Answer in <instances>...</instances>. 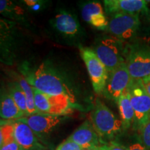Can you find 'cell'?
I'll use <instances>...</instances> for the list:
<instances>
[{
	"mask_svg": "<svg viewBox=\"0 0 150 150\" xmlns=\"http://www.w3.org/2000/svg\"><path fill=\"white\" fill-rule=\"evenodd\" d=\"M23 76L32 87L47 95H64L75 102L74 94L64 77L47 63L31 68L24 64L20 70Z\"/></svg>",
	"mask_w": 150,
	"mask_h": 150,
	"instance_id": "cell-1",
	"label": "cell"
},
{
	"mask_svg": "<svg viewBox=\"0 0 150 150\" xmlns=\"http://www.w3.org/2000/svg\"><path fill=\"white\" fill-rule=\"evenodd\" d=\"M91 122L103 143L110 140L124 131L121 120H119L110 108L99 99L95 100L90 115Z\"/></svg>",
	"mask_w": 150,
	"mask_h": 150,
	"instance_id": "cell-2",
	"label": "cell"
},
{
	"mask_svg": "<svg viewBox=\"0 0 150 150\" xmlns=\"http://www.w3.org/2000/svg\"><path fill=\"white\" fill-rule=\"evenodd\" d=\"M125 63L132 80H142L150 76V45L134 39L127 45Z\"/></svg>",
	"mask_w": 150,
	"mask_h": 150,
	"instance_id": "cell-3",
	"label": "cell"
},
{
	"mask_svg": "<svg viewBox=\"0 0 150 150\" xmlns=\"http://www.w3.org/2000/svg\"><path fill=\"white\" fill-rule=\"evenodd\" d=\"M126 47L124 41L112 35H104L95 40L93 50L109 74L125 62Z\"/></svg>",
	"mask_w": 150,
	"mask_h": 150,
	"instance_id": "cell-4",
	"label": "cell"
},
{
	"mask_svg": "<svg viewBox=\"0 0 150 150\" xmlns=\"http://www.w3.org/2000/svg\"><path fill=\"white\" fill-rule=\"evenodd\" d=\"M126 93L134 108V128L138 131L150 116V96L141 80H131Z\"/></svg>",
	"mask_w": 150,
	"mask_h": 150,
	"instance_id": "cell-5",
	"label": "cell"
},
{
	"mask_svg": "<svg viewBox=\"0 0 150 150\" xmlns=\"http://www.w3.org/2000/svg\"><path fill=\"white\" fill-rule=\"evenodd\" d=\"M140 15L118 13L110 16L106 31L110 35L121 40H134L140 32Z\"/></svg>",
	"mask_w": 150,
	"mask_h": 150,
	"instance_id": "cell-6",
	"label": "cell"
},
{
	"mask_svg": "<svg viewBox=\"0 0 150 150\" xmlns=\"http://www.w3.org/2000/svg\"><path fill=\"white\" fill-rule=\"evenodd\" d=\"M33 88L35 106L37 112L47 115L63 116L72 112L74 104L64 95H50Z\"/></svg>",
	"mask_w": 150,
	"mask_h": 150,
	"instance_id": "cell-7",
	"label": "cell"
},
{
	"mask_svg": "<svg viewBox=\"0 0 150 150\" xmlns=\"http://www.w3.org/2000/svg\"><path fill=\"white\" fill-rule=\"evenodd\" d=\"M80 54L85 63L94 91L102 94L106 88L108 72L105 65L97 57L92 48L80 47Z\"/></svg>",
	"mask_w": 150,
	"mask_h": 150,
	"instance_id": "cell-8",
	"label": "cell"
},
{
	"mask_svg": "<svg viewBox=\"0 0 150 150\" xmlns=\"http://www.w3.org/2000/svg\"><path fill=\"white\" fill-rule=\"evenodd\" d=\"M65 120L63 116L47 115L36 112L18 120L24 122L31 129L40 141L44 142L54 129Z\"/></svg>",
	"mask_w": 150,
	"mask_h": 150,
	"instance_id": "cell-9",
	"label": "cell"
},
{
	"mask_svg": "<svg viewBox=\"0 0 150 150\" xmlns=\"http://www.w3.org/2000/svg\"><path fill=\"white\" fill-rule=\"evenodd\" d=\"M54 31L70 41H76L81 36L82 29L75 15L66 10H60L50 21Z\"/></svg>",
	"mask_w": 150,
	"mask_h": 150,
	"instance_id": "cell-10",
	"label": "cell"
},
{
	"mask_svg": "<svg viewBox=\"0 0 150 150\" xmlns=\"http://www.w3.org/2000/svg\"><path fill=\"white\" fill-rule=\"evenodd\" d=\"M131 80L126 63L124 62L108 74L103 94L107 99L117 102L118 99L127 92Z\"/></svg>",
	"mask_w": 150,
	"mask_h": 150,
	"instance_id": "cell-11",
	"label": "cell"
},
{
	"mask_svg": "<svg viewBox=\"0 0 150 150\" xmlns=\"http://www.w3.org/2000/svg\"><path fill=\"white\" fill-rule=\"evenodd\" d=\"M13 136L19 150H46L47 148L40 141L27 124L19 120L12 121Z\"/></svg>",
	"mask_w": 150,
	"mask_h": 150,
	"instance_id": "cell-12",
	"label": "cell"
},
{
	"mask_svg": "<svg viewBox=\"0 0 150 150\" xmlns=\"http://www.w3.org/2000/svg\"><path fill=\"white\" fill-rule=\"evenodd\" d=\"M67 138L86 150H97L104 144L90 120L84 121Z\"/></svg>",
	"mask_w": 150,
	"mask_h": 150,
	"instance_id": "cell-13",
	"label": "cell"
},
{
	"mask_svg": "<svg viewBox=\"0 0 150 150\" xmlns=\"http://www.w3.org/2000/svg\"><path fill=\"white\" fill-rule=\"evenodd\" d=\"M149 1L145 0H105L104 9L108 16L118 13L142 15L147 10Z\"/></svg>",
	"mask_w": 150,
	"mask_h": 150,
	"instance_id": "cell-14",
	"label": "cell"
},
{
	"mask_svg": "<svg viewBox=\"0 0 150 150\" xmlns=\"http://www.w3.org/2000/svg\"><path fill=\"white\" fill-rule=\"evenodd\" d=\"M16 23L7 19L0 22V62L11 65Z\"/></svg>",
	"mask_w": 150,
	"mask_h": 150,
	"instance_id": "cell-15",
	"label": "cell"
},
{
	"mask_svg": "<svg viewBox=\"0 0 150 150\" xmlns=\"http://www.w3.org/2000/svg\"><path fill=\"white\" fill-rule=\"evenodd\" d=\"M81 12L83 20L93 27L102 31L107 29L108 20L99 1H91L82 4Z\"/></svg>",
	"mask_w": 150,
	"mask_h": 150,
	"instance_id": "cell-16",
	"label": "cell"
},
{
	"mask_svg": "<svg viewBox=\"0 0 150 150\" xmlns=\"http://www.w3.org/2000/svg\"><path fill=\"white\" fill-rule=\"evenodd\" d=\"M21 4L22 3H17L13 1L0 0V15L16 24L28 25L30 21L27 11Z\"/></svg>",
	"mask_w": 150,
	"mask_h": 150,
	"instance_id": "cell-17",
	"label": "cell"
},
{
	"mask_svg": "<svg viewBox=\"0 0 150 150\" xmlns=\"http://www.w3.org/2000/svg\"><path fill=\"white\" fill-rule=\"evenodd\" d=\"M24 115L17 106L8 90L0 91V118L7 121H15Z\"/></svg>",
	"mask_w": 150,
	"mask_h": 150,
	"instance_id": "cell-18",
	"label": "cell"
},
{
	"mask_svg": "<svg viewBox=\"0 0 150 150\" xmlns=\"http://www.w3.org/2000/svg\"><path fill=\"white\" fill-rule=\"evenodd\" d=\"M116 102L117 104L123 129L124 130H127L130 128L131 126L134 125L135 118L134 110L131 104L128 94L125 93Z\"/></svg>",
	"mask_w": 150,
	"mask_h": 150,
	"instance_id": "cell-19",
	"label": "cell"
},
{
	"mask_svg": "<svg viewBox=\"0 0 150 150\" xmlns=\"http://www.w3.org/2000/svg\"><path fill=\"white\" fill-rule=\"evenodd\" d=\"M8 91L17 106L24 113V117L29 115L25 95H24V92L22 91V88L20 87V84L18 83V82L15 81L9 84Z\"/></svg>",
	"mask_w": 150,
	"mask_h": 150,
	"instance_id": "cell-20",
	"label": "cell"
},
{
	"mask_svg": "<svg viewBox=\"0 0 150 150\" xmlns=\"http://www.w3.org/2000/svg\"><path fill=\"white\" fill-rule=\"evenodd\" d=\"M18 82L22 88L24 95H25L26 99H27V110L29 115L36 113L37 110L35 108L34 102V95H33V88L27 81L23 76H19L18 78Z\"/></svg>",
	"mask_w": 150,
	"mask_h": 150,
	"instance_id": "cell-21",
	"label": "cell"
},
{
	"mask_svg": "<svg viewBox=\"0 0 150 150\" xmlns=\"http://www.w3.org/2000/svg\"><path fill=\"white\" fill-rule=\"evenodd\" d=\"M138 131L140 142L148 150H150V116Z\"/></svg>",
	"mask_w": 150,
	"mask_h": 150,
	"instance_id": "cell-22",
	"label": "cell"
},
{
	"mask_svg": "<svg viewBox=\"0 0 150 150\" xmlns=\"http://www.w3.org/2000/svg\"><path fill=\"white\" fill-rule=\"evenodd\" d=\"M13 138H14L13 126L12 121H10L8 124L0 127V149L6 142Z\"/></svg>",
	"mask_w": 150,
	"mask_h": 150,
	"instance_id": "cell-23",
	"label": "cell"
},
{
	"mask_svg": "<svg viewBox=\"0 0 150 150\" xmlns=\"http://www.w3.org/2000/svg\"><path fill=\"white\" fill-rule=\"evenodd\" d=\"M140 18L141 22L140 31L145 33H150V1H149L147 10L144 13L140 15Z\"/></svg>",
	"mask_w": 150,
	"mask_h": 150,
	"instance_id": "cell-24",
	"label": "cell"
},
{
	"mask_svg": "<svg viewBox=\"0 0 150 150\" xmlns=\"http://www.w3.org/2000/svg\"><path fill=\"white\" fill-rule=\"evenodd\" d=\"M22 4L25 6V8H28L33 11H38L44 8V5L47 1H38V0H25L22 1Z\"/></svg>",
	"mask_w": 150,
	"mask_h": 150,
	"instance_id": "cell-25",
	"label": "cell"
},
{
	"mask_svg": "<svg viewBox=\"0 0 150 150\" xmlns=\"http://www.w3.org/2000/svg\"><path fill=\"white\" fill-rule=\"evenodd\" d=\"M55 150H83L81 147H79L77 144H76L68 138L61 142L60 145L56 148Z\"/></svg>",
	"mask_w": 150,
	"mask_h": 150,
	"instance_id": "cell-26",
	"label": "cell"
},
{
	"mask_svg": "<svg viewBox=\"0 0 150 150\" xmlns=\"http://www.w3.org/2000/svg\"><path fill=\"white\" fill-rule=\"evenodd\" d=\"M97 150H127L126 147L115 143V142H110V143L102 144Z\"/></svg>",
	"mask_w": 150,
	"mask_h": 150,
	"instance_id": "cell-27",
	"label": "cell"
},
{
	"mask_svg": "<svg viewBox=\"0 0 150 150\" xmlns=\"http://www.w3.org/2000/svg\"><path fill=\"white\" fill-rule=\"evenodd\" d=\"M0 150H19V147L14 138H13L6 142Z\"/></svg>",
	"mask_w": 150,
	"mask_h": 150,
	"instance_id": "cell-28",
	"label": "cell"
},
{
	"mask_svg": "<svg viewBox=\"0 0 150 150\" xmlns=\"http://www.w3.org/2000/svg\"><path fill=\"white\" fill-rule=\"evenodd\" d=\"M127 150H148L145 147H144L140 142L131 144L128 147H126Z\"/></svg>",
	"mask_w": 150,
	"mask_h": 150,
	"instance_id": "cell-29",
	"label": "cell"
},
{
	"mask_svg": "<svg viewBox=\"0 0 150 150\" xmlns=\"http://www.w3.org/2000/svg\"><path fill=\"white\" fill-rule=\"evenodd\" d=\"M141 81L142 84H143L144 87H145L146 91H147V93L149 94L150 96V76L141 80Z\"/></svg>",
	"mask_w": 150,
	"mask_h": 150,
	"instance_id": "cell-30",
	"label": "cell"
},
{
	"mask_svg": "<svg viewBox=\"0 0 150 150\" xmlns=\"http://www.w3.org/2000/svg\"><path fill=\"white\" fill-rule=\"evenodd\" d=\"M9 122L10 121H7V120H4L1 119V118H0V127H1L4 125H6V124H8Z\"/></svg>",
	"mask_w": 150,
	"mask_h": 150,
	"instance_id": "cell-31",
	"label": "cell"
},
{
	"mask_svg": "<svg viewBox=\"0 0 150 150\" xmlns=\"http://www.w3.org/2000/svg\"><path fill=\"white\" fill-rule=\"evenodd\" d=\"M4 18H1V17H0V22L2 21V20H4Z\"/></svg>",
	"mask_w": 150,
	"mask_h": 150,
	"instance_id": "cell-32",
	"label": "cell"
},
{
	"mask_svg": "<svg viewBox=\"0 0 150 150\" xmlns=\"http://www.w3.org/2000/svg\"><path fill=\"white\" fill-rule=\"evenodd\" d=\"M149 45H150V38L149 39Z\"/></svg>",
	"mask_w": 150,
	"mask_h": 150,
	"instance_id": "cell-33",
	"label": "cell"
}]
</instances>
